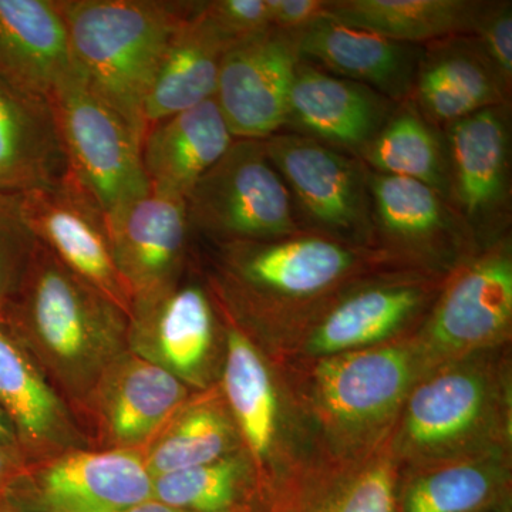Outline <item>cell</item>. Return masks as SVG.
<instances>
[{
    "mask_svg": "<svg viewBox=\"0 0 512 512\" xmlns=\"http://www.w3.org/2000/svg\"><path fill=\"white\" fill-rule=\"evenodd\" d=\"M224 384L249 448L255 457H264L275 433L274 386L254 345L235 329L228 332Z\"/></svg>",
    "mask_w": 512,
    "mask_h": 512,
    "instance_id": "27",
    "label": "cell"
},
{
    "mask_svg": "<svg viewBox=\"0 0 512 512\" xmlns=\"http://www.w3.org/2000/svg\"><path fill=\"white\" fill-rule=\"evenodd\" d=\"M228 245L229 271L241 284L278 296H312L348 274L355 255L335 239L293 237Z\"/></svg>",
    "mask_w": 512,
    "mask_h": 512,
    "instance_id": "16",
    "label": "cell"
},
{
    "mask_svg": "<svg viewBox=\"0 0 512 512\" xmlns=\"http://www.w3.org/2000/svg\"><path fill=\"white\" fill-rule=\"evenodd\" d=\"M6 322L37 365L82 399L128 345L127 316L39 242Z\"/></svg>",
    "mask_w": 512,
    "mask_h": 512,
    "instance_id": "1",
    "label": "cell"
},
{
    "mask_svg": "<svg viewBox=\"0 0 512 512\" xmlns=\"http://www.w3.org/2000/svg\"><path fill=\"white\" fill-rule=\"evenodd\" d=\"M107 225L114 262L133 306L177 285L191 234L185 201L150 191Z\"/></svg>",
    "mask_w": 512,
    "mask_h": 512,
    "instance_id": "8",
    "label": "cell"
},
{
    "mask_svg": "<svg viewBox=\"0 0 512 512\" xmlns=\"http://www.w3.org/2000/svg\"><path fill=\"white\" fill-rule=\"evenodd\" d=\"M228 49L202 16L200 2H191L168 39L148 90L146 126L215 99L222 57Z\"/></svg>",
    "mask_w": 512,
    "mask_h": 512,
    "instance_id": "18",
    "label": "cell"
},
{
    "mask_svg": "<svg viewBox=\"0 0 512 512\" xmlns=\"http://www.w3.org/2000/svg\"><path fill=\"white\" fill-rule=\"evenodd\" d=\"M298 36L271 28L225 52L215 100L234 138L264 141L288 124Z\"/></svg>",
    "mask_w": 512,
    "mask_h": 512,
    "instance_id": "6",
    "label": "cell"
},
{
    "mask_svg": "<svg viewBox=\"0 0 512 512\" xmlns=\"http://www.w3.org/2000/svg\"><path fill=\"white\" fill-rule=\"evenodd\" d=\"M228 444L227 421L215 410L202 407L184 414L164 431L144 463L151 476H163L221 460Z\"/></svg>",
    "mask_w": 512,
    "mask_h": 512,
    "instance_id": "30",
    "label": "cell"
},
{
    "mask_svg": "<svg viewBox=\"0 0 512 512\" xmlns=\"http://www.w3.org/2000/svg\"><path fill=\"white\" fill-rule=\"evenodd\" d=\"M20 195L36 241L130 319L133 299L114 262L109 225L99 204L67 174L52 187Z\"/></svg>",
    "mask_w": 512,
    "mask_h": 512,
    "instance_id": "5",
    "label": "cell"
},
{
    "mask_svg": "<svg viewBox=\"0 0 512 512\" xmlns=\"http://www.w3.org/2000/svg\"><path fill=\"white\" fill-rule=\"evenodd\" d=\"M39 512H127L153 498V476L128 450L74 451L36 476Z\"/></svg>",
    "mask_w": 512,
    "mask_h": 512,
    "instance_id": "9",
    "label": "cell"
},
{
    "mask_svg": "<svg viewBox=\"0 0 512 512\" xmlns=\"http://www.w3.org/2000/svg\"><path fill=\"white\" fill-rule=\"evenodd\" d=\"M511 315V259L491 255L448 289L431 320L430 339L437 348H471L503 332Z\"/></svg>",
    "mask_w": 512,
    "mask_h": 512,
    "instance_id": "21",
    "label": "cell"
},
{
    "mask_svg": "<svg viewBox=\"0 0 512 512\" xmlns=\"http://www.w3.org/2000/svg\"><path fill=\"white\" fill-rule=\"evenodd\" d=\"M127 512H185L181 510H177V508L170 507V505H165L163 503H158V501L151 500L146 501V503L138 504L136 507L131 508L130 511Z\"/></svg>",
    "mask_w": 512,
    "mask_h": 512,
    "instance_id": "40",
    "label": "cell"
},
{
    "mask_svg": "<svg viewBox=\"0 0 512 512\" xmlns=\"http://www.w3.org/2000/svg\"><path fill=\"white\" fill-rule=\"evenodd\" d=\"M328 3L323 0H268L272 26L299 32L326 16Z\"/></svg>",
    "mask_w": 512,
    "mask_h": 512,
    "instance_id": "37",
    "label": "cell"
},
{
    "mask_svg": "<svg viewBox=\"0 0 512 512\" xmlns=\"http://www.w3.org/2000/svg\"><path fill=\"white\" fill-rule=\"evenodd\" d=\"M299 512H394L392 471L370 468L303 504Z\"/></svg>",
    "mask_w": 512,
    "mask_h": 512,
    "instance_id": "34",
    "label": "cell"
},
{
    "mask_svg": "<svg viewBox=\"0 0 512 512\" xmlns=\"http://www.w3.org/2000/svg\"><path fill=\"white\" fill-rule=\"evenodd\" d=\"M494 485L483 468H444L410 487L403 512H476L490 501Z\"/></svg>",
    "mask_w": 512,
    "mask_h": 512,
    "instance_id": "32",
    "label": "cell"
},
{
    "mask_svg": "<svg viewBox=\"0 0 512 512\" xmlns=\"http://www.w3.org/2000/svg\"><path fill=\"white\" fill-rule=\"evenodd\" d=\"M0 407L15 429L23 457L69 440L66 410L6 320H0Z\"/></svg>",
    "mask_w": 512,
    "mask_h": 512,
    "instance_id": "22",
    "label": "cell"
},
{
    "mask_svg": "<svg viewBox=\"0 0 512 512\" xmlns=\"http://www.w3.org/2000/svg\"><path fill=\"white\" fill-rule=\"evenodd\" d=\"M183 383L144 357L120 356L93 393L101 429L111 446L128 450L146 443L183 403Z\"/></svg>",
    "mask_w": 512,
    "mask_h": 512,
    "instance_id": "15",
    "label": "cell"
},
{
    "mask_svg": "<svg viewBox=\"0 0 512 512\" xmlns=\"http://www.w3.org/2000/svg\"><path fill=\"white\" fill-rule=\"evenodd\" d=\"M419 289L386 286L356 293L340 303L313 335L315 353H339L375 343L399 328L419 306Z\"/></svg>",
    "mask_w": 512,
    "mask_h": 512,
    "instance_id": "25",
    "label": "cell"
},
{
    "mask_svg": "<svg viewBox=\"0 0 512 512\" xmlns=\"http://www.w3.org/2000/svg\"><path fill=\"white\" fill-rule=\"evenodd\" d=\"M190 231L227 244L293 237L292 195L266 156L264 141L238 140L185 200Z\"/></svg>",
    "mask_w": 512,
    "mask_h": 512,
    "instance_id": "3",
    "label": "cell"
},
{
    "mask_svg": "<svg viewBox=\"0 0 512 512\" xmlns=\"http://www.w3.org/2000/svg\"><path fill=\"white\" fill-rule=\"evenodd\" d=\"M483 9L464 0H332L326 16L412 45L476 32Z\"/></svg>",
    "mask_w": 512,
    "mask_h": 512,
    "instance_id": "24",
    "label": "cell"
},
{
    "mask_svg": "<svg viewBox=\"0 0 512 512\" xmlns=\"http://www.w3.org/2000/svg\"><path fill=\"white\" fill-rule=\"evenodd\" d=\"M0 448H19L18 437H16L15 429L12 423L0 407ZM22 453V451H20Z\"/></svg>",
    "mask_w": 512,
    "mask_h": 512,
    "instance_id": "39",
    "label": "cell"
},
{
    "mask_svg": "<svg viewBox=\"0 0 512 512\" xmlns=\"http://www.w3.org/2000/svg\"><path fill=\"white\" fill-rule=\"evenodd\" d=\"M74 59L97 96L143 141L144 106L171 33L191 2L57 0Z\"/></svg>",
    "mask_w": 512,
    "mask_h": 512,
    "instance_id": "2",
    "label": "cell"
},
{
    "mask_svg": "<svg viewBox=\"0 0 512 512\" xmlns=\"http://www.w3.org/2000/svg\"><path fill=\"white\" fill-rule=\"evenodd\" d=\"M266 156L303 214L313 224L345 235L372 224L366 180L359 164L333 147L301 134L264 140Z\"/></svg>",
    "mask_w": 512,
    "mask_h": 512,
    "instance_id": "7",
    "label": "cell"
},
{
    "mask_svg": "<svg viewBox=\"0 0 512 512\" xmlns=\"http://www.w3.org/2000/svg\"><path fill=\"white\" fill-rule=\"evenodd\" d=\"M389 101L363 84L330 76L299 62L289 99L288 124L326 146L363 150L387 120ZM286 124V126H288Z\"/></svg>",
    "mask_w": 512,
    "mask_h": 512,
    "instance_id": "13",
    "label": "cell"
},
{
    "mask_svg": "<svg viewBox=\"0 0 512 512\" xmlns=\"http://www.w3.org/2000/svg\"><path fill=\"white\" fill-rule=\"evenodd\" d=\"M0 512H15L8 505L0 503Z\"/></svg>",
    "mask_w": 512,
    "mask_h": 512,
    "instance_id": "41",
    "label": "cell"
},
{
    "mask_svg": "<svg viewBox=\"0 0 512 512\" xmlns=\"http://www.w3.org/2000/svg\"><path fill=\"white\" fill-rule=\"evenodd\" d=\"M36 247L23 215L22 195L0 191V320L8 318Z\"/></svg>",
    "mask_w": 512,
    "mask_h": 512,
    "instance_id": "33",
    "label": "cell"
},
{
    "mask_svg": "<svg viewBox=\"0 0 512 512\" xmlns=\"http://www.w3.org/2000/svg\"><path fill=\"white\" fill-rule=\"evenodd\" d=\"M362 154L379 174L412 178L440 194L446 188V161L439 140L414 110L387 119Z\"/></svg>",
    "mask_w": 512,
    "mask_h": 512,
    "instance_id": "28",
    "label": "cell"
},
{
    "mask_svg": "<svg viewBox=\"0 0 512 512\" xmlns=\"http://www.w3.org/2000/svg\"><path fill=\"white\" fill-rule=\"evenodd\" d=\"M412 376L407 352L397 348L363 350L320 363L316 384L320 400L343 423H369L402 399Z\"/></svg>",
    "mask_w": 512,
    "mask_h": 512,
    "instance_id": "20",
    "label": "cell"
},
{
    "mask_svg": "<svg viewBox=\"0 0 512 512\" xmlns=\"http://www.w3.org/2000/svg\"><path fill=\"white\" fill-rule=\"evenodd\" d=\"M414 90L431 120L454 123L503 106L505 86L480 47L453 42L434 47L417 67Z\"/></svg>",
    "mask_w": 512,
    "mask_h": 512,
    "instance_id": "23",
    "label": "cell"
},
{
    "mask_svg": "<svg viewBox=\"0 0 512 512\" xmlns=\"http://www.w3.org/2000/svg\"><path fill=\"white\" fill-rule=\"evenodd\" d=\"M66 174L50 101L0 76V191L23 194L52 187Z\"/></svg>",
    "mask_w": 512,
    "mask_h": 512,
    "instance_id": "17",
    "label": "cell"
},
{
    "mask_svg": "<svg viewBox=\"0 0 512 512\" xmlns=\"http://www.w3.org/2000/svg\"><path fill=\"white\" fill-rule=\"evenodd\" d=\"M79 74L57 0H0V76L49 100Z\"/></svg>",
    "mask_w": 512,
    "mask_h": 512,
    "instance_id": "10",
    "label": "cell"
},
{
    "mask_svg": "<svg viewBox=\"0 0 512 512\" xmlns=\"http://www.w3.org/2000/svg\"><path fill=\"white\" fill-rule=\"evenodd\" d=\"M214 338V315L197 285H175L148 301L134 303L128 343L136 355L164 367L181 382H195Z\"/></svg>",
    "mask_w": 512,
    "mask_h": 512,
    "instance_id": "11",
    "label": "cell"
},
{
    "mask_svg": "<svg viewBox=\"0 0 512 512\" xmlns=\"http://www.w3.org/2000/svg\"><path fill=\"white\" fill-rule=\"evenodd\" d=\"M298 46L301 59L315 60L323 69L384 97L403 99L414 87L419 56L409 43L323 16L299 30Z\"/></svg>",
    "mask_w": 512,
    "mask_h": 512,
    "instance_id": "14",
    "label": "cell"
},
{
    "mask_svg": "<svg viewBox=\"0 0 512 512\" xmlns=\"http://www.w3.org/2000/svg\"><path fill=\"white\" fill-rule=\"evenodd\" d=\"M377 224L393 238L429 239L446 229L450 215L440 192L412 178L377 174L369 183Z\"/></svg>",
    "mask_w": 512,
    "mask_h": 512,
    "instance_id": "29",
    "label": "cell"
},
{
    "mask_svg": "<svg viewBox=\"0 0 512 512\" xmlns=\"http://www.w3.org/2000/svg\"><path fill=\"white\" fill-rule=\"evenodd\" d=\"M483 380L471 373H447L413 394L407 413V434L414 444L431 447L467 433L483 412Z\"/></svg>",
    "mask_w": 512,
    "mask_h": 512,
    "instance_id": "26",
    "label": "cell"
},
{
    "mask_svg": "<svg viewBox=\"0 0 512 512\" xmlns=\"http://www.w3.org/2000/svg\"><path fill=\"white\" fill-rule=\"evenodd\" d=\"M239 476L234 458L163 474L153 477V500L185 512H222L234 501Z\"/></svg>",
    "mask_w": 512,
    "mask_h": 512,
    "instance_id": "31",
    "label": "cell"
},
{
    "mask_svg": "<svg viewBox=\"0 0 512 512\" xmlns=\"http://www.w3.org/2000/svg\"><path fill=\"white\" fill-rule=\"evenodd\" d=\"M67 161V175L99 204L107 222L150 194L141 140L83 74L49 99Z\"/></svg>",
    "mask_w": 512,
    "mask_h": 512,
    "instance_id": "4",
    "label": "cell"
},
{
    "mask_svg": "<svg viewBox=\"0 0 512 512\" xmlns=\"http://www.w3.org/2000/svg\"><path fill=\"white\" fill-rule=\"evenodd\" d=\"M26 461L18 448H0V494L25 474Z\"/></svg>",
    "mask_w": 512,
    "mask_h": 512,
    "instance_id": "38",
    "label": "cell"
},
{
    "mask_svg": "<svg viewBox=\"0 0 512 512\" xmlns=\"http://www.w3.org/2000/svg\"><path fill=\"white\" fill-rule=\"evenodd\" d=\"M234 140L215 99L150 124L141 141V163L150 191L187 200Z\"/></svg>",
    "mask_w": 512,
    "mask_h": 512,
    "instance_id": "12",
    "label": "cell"
},
{
    "mask_svg": "<svg viewBox=\"0 0 512 512\" xmlns=\"http://www.w3.org/2000/svg\"><path fill=\"white\" fill-rule=\"evenodd\" d=\"M476 32L480 35L478 47L507 89L512 79L511 3L491 8L484 6Z\"/></svg>",
    "mask_w": 512,
    "mask_h": 512,
    "instance_id": "36",
    "label": "cell"
},
{
    "mask_svg": "<svg viewBox=\"0 0 512 512\" xmlns=\"http://www.w3.org/2000/svg\"><path fill=\"white\" fill-rule=\"evenodd\" d=\"M200 10L229 47L274 28L268 0L200 2Z\"/></svg>",
    "mask_w": 512,
    "mask_h": 512,
    "instance_id": "35",
    "label": "cell"
},
{
    "mask_svg": "<svg viewBox=\"0 0 512 512\" xmlns=\"http://www.w3.org/2000/svg\"><path fill=\"white\" fill-rule=\"evenodd\" d=\"M503 109L476 111L448 127L453 191L470 222L493 217L507 190L510 143Z\"/></svg>",
    "mask_w": 512,
    "mask_h": 512,
    "instance_id": "19",
    "label": "cell"
}]
</instances>
